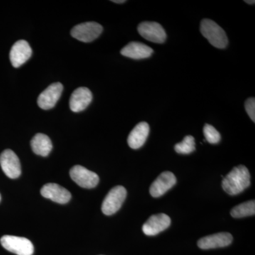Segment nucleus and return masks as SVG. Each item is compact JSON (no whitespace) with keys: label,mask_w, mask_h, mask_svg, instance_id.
<instances>
[{"label":"nucleus","mask_w":255,"mask_h":255,"mask_svg":"<svg viewBox=\"0 0 255 255\" xmlns=\"http://www.w3.org/2000/svg\"><path fill=\"white\" fill-rule=\"evenodd\" d=\"M70 174L74 182L80 187L85 189L95 188L100 182V177L95 172H92L82 166H74L70 169Z\"/></svg>","instance_id":"6"},{"label":"nucleus","mask_w":255,"mask_h":255,"mask_svg":"<svg viewBox=\"0 0 255 255\" xmlns=\"http://www.w3.org/2000/svg\"><path fill=\"white\" fill-rule=\"evenodd\" d=\"M0 165L4 174L10 179H16L21 175L19 159L11 150H5L0 155Z\"/></svg>","instance_id":"8"},{"label":"nucleus","mask_w":255,"mask_h":255,"mask_svg":"<svg viewBox=\"0 0 255 255\" xmlns=\"http://www.w3.org/2000/svg\"><path fill=\"white\" fill-rule=\"evenodd\" d=\"M200 31L213 46L217 48H226L228 44V39L226 32L219 24L209 18H204L201 21Z\"/></svg>","instance_id":"2"},{"label":"nucleus","mask_w":255,"mask_h":255,"mask_svg":"<svg viewBox=\"0 0 255 255\" xmlns=\"http://www.w3.org/2000/svg\"><path fill=\"white\" fill-rule=\"evenodd\" d=\"M195 139L191 135L184 137L182 142L176 144L174 150L179 154H190L195 150Z\"/></svg>","instance_id":"20"},{"label":"nucleus","mask_w":255,"mask_h":255,"mask_svg":"<svg viewBox=\"0 0 255 255\" xmlns=\"http://www.w3.org/2000/svg\"><path fill=\"white\" fill-rule=\"evenodd\" d=\"M139 34L147 41L162 43L166 41L167 34L159 23L154 21H144L137 26Z\"/></svg>","instance_id":"7"},{"label":"nucleus","mask_w":255,"mask_h":255,"mask_svg":"<svg viewBox=\"0 0 255 255\" xmlns=\"http://www.w3.org/2000/svg\"><path fill=\"white\" fill-rule=\"evenodd\" d=\"M171 224V219L165 214L152 215L142 226V232L147 236H153L165 231Z\"/></svg>","instance_id":"10"},{"label":"nucleus","mask_w":255,"mask_h":255,"mask_svg":"<svg viewBox=\"0 0 255 255\" xmlns=\"http://www.w3.org/2000/svg\"><path fill=\"white\" fill-rule=\"evenodd\" d=\"M6 251L17 255H32L34 252L33 244L27 238L14 236H4L0 240Z\"/></svg>","instance_id":"4"},{"label":"nucleus","mask_w":255,"mask_h":255,"mask_svg":"<svg viewBox=\"0 0 255 255\" xmlns=\"http://www.w3.org/2000/svg\"><path fill=\"white\" fill-rule=\"evenodd\" d=\"M177 183V178L171 172H164L159 174V177L151 184L150 195L154 198L160 197L164 195L171 188Z\"/></svg>","instance_id":"11"},{"label":"nucleus","mask_w":255,"mask_h":255,"mask_svg":"<svg viewBox=\"0 0 255 255\" xmlns=\"http://www.w3.org/2000/svg\"><path fill=\"white\" fill-rule=\"evenodd\" d=\"M246 3H248V4H255V1H249V0H246Z\"/></svg>","instance_id":"24"},{"label":"nucleus","mask_w":255,"mask_h":255,"mask_svg":"<svg viewBox=\"0 0 255 255\" xmlns=\"http://www.w3.org/2000/svg\"><path fill=\"white\" fill-rule=\"evenodd\" d=\"M251 185V174L246 166L235 167L223 179V190L231 196L238 195Z\"/></svg>","instance_id":"1"},{"label":"nucleus","mask_w":255,"mask_h":255,"mask_svg":"<svg viewBox=\"0 0 255 255\" xmlns=\"http://www.w3.org/2000/svg\"><path fill=\"white\" fill-rule=\"evenodd\" d=\"M31 146L33 152L36 155L46 157L49 155L53 148V144L48 135L43 133H37L32 138Z\"/></svg>","instance_id":"18"},{"label":"nucleus","mask_w":255,"mask_h":255,"mask_svg":"<svg viewBox=\"0 0 255 255\" xmlns=\"http://www.w3.org/2000/svg\"><path fill=\"white\" fill-rule=\"evenodd\" d=\"M0 201H1V195H0Z\"/></svg>","instance_id":"25"},{"label":"nucleus","mask_w":255,"mask_h":255,"mask_svg":"<svg viewBox=\"0 0 255 255\" xmlns=\"http://www.w3.org/2000/svg\"><path fill=\"white\" fill-rule=\"evenodd\" d=\"M231 216L235 219L254 216L255 214V201H246L243 204L235 206L231 211Z\"/></svg>","instance_id":"19"},{"label":"nucleus","mask_w":255,"mask_h":255,"mask_svg":"<svg viewBox=\"0 0 255 255\" xmlns=\"http://www.w3.org/2000/svg\"><path fill=\"white\" fill-rule=\"evenodd\" d=\"M41 194L43 197L60 204H67L71 199L70 191L54 183L45 184L41 189Z\"/></svg>","instance_id":"14"},{"label":"nucleus","mask_w":255,"mask_h":255,"mask_svg":"<svg viewBox=\"0 0 255 255\" xmlns=\"http://www.w3.org/2000/svg\"><path fill=\"white\" fill-rule=\"evenodd\" d=\"M204 134L209 143L217 144L221 141V134L213 126L206 124L204 127Z\"/></svg>","instance_id":"21"},{"label":"nucleus","mask_w":255,"mask_h":255,"mask_svg":"<svg viewBox=\"0 0 255 255\" xmlns=\"http://www.w3.org/2000/svg\"><path fill=\"white\" fill-rule=\"evenodd\" d=\"M92 101L91 91L87 87H79L72 94L70 99V108L73 112L85 110Z\"/></svg>","instance_id":"15"},{"label":"nucleus","mask_w":255,"mask_h":255,"mask_svg":"<svg viewBox=\"0 0 255 255\" xmlns=\"http://www.w3.org/2000/svg\"><path fill=\"white\" fill-rule=\"evenodd\" d=\"M113 2L118 3V4H122V3L126 2L125 0H114Z\"/></svg>","instance_id":"23"},{"label":"nucleus","mask_w":255,"mask_h":255,"mask_svg":"<svg viewBox=\"0 0 255 255\" xmlns=\"http://www.w3.org/2000/svg\"><path fill=\"white\" fill-rule=\"evenodd\" d=\"M153 50L140 42H130L121 50V54L132 59L140 60L149 58Z\"/></svg>","instance_id":"16"},{"label":"nucleus","mask_w":255,"mask_h":255,"mask_svg":"<svg viewBox=\"0 0 255 255\" xmlns=\"http://www.w3.org/2000/svg\"><path fill=\"white\" fill-rule=\"evenodd\" d=\"M127 196V189L122 186H117L111 189L102 203L103 214L107 216L116 214L122 207Z\"/></svg>","instance_id":"3"},{"label":"nucleus","mask_w":255,"mask_h":255,"mask_svg":"<svg viewBox=\"0 0 255 255\" xmlns=\"http://www.w3.org/2000/svg\"><path fill=\"white\" fill-rule=\"evenodd\" d=\"M245 108L247 113L251 117L253 122H255V99L254 97L249 98L245 103Z\"/></svg>","instance_id":"22"},{"label":"nucleus","mask_w":255,"mask_h":255,"mask_svg":"<svg viewBox=\"0 0 255 255\" xmlns=\"http://www.w3.org/2000/svg\"><path fill=\"white\" fill-rule=\"evenodd\" d=\"M233 236L229 233H219L201 238L198 246L202 250L215 249L230 246L233 242Z\"/></svg>","instance_id":"13"},{"label":"nucleus","mask_w":255,"mask_h":255,"mask_svg":"<svg viewBox=\"0 0 255 255\" xmlns=\"http://www.w3.org/2000/svg\"><path fill=\"white\" fill-rule=\"evenodd\" d=\"M150 132V127L146 122H140L135 126L128 137V144L134 150L140 148L145 144Z\"/></svg>","instance_id":"17"},{"label":"nucleus","mask_w":255,"mask_h":255,"mask_svg":"<svg viewBox=\"0 0 255 255\" xmlns=\"http://www.w3.org/2000/svg\"><path fill=\"white\" fill-rule=\"evenodd\" d=\"M103 31L102 25L94 21L77 25L71 30V35L78 41L89 43L100 36Z\"/></svg>","instance_id":"5"},{"label":"nucleus","mask_w":255,"mask_h":255,"mask_svg":"<svg viewBox=\"0 0 255 255\" xmlns=\"http://www.w3.org/2000/svg\"><path fill=\"white\" fill-rule=\"evenodd\" d=\"M63 90V85L60 82H55L47 87L44 91L41 92L37 101L40 108L44 110L53 108L59 100Z\"/></svg>","instance_id":"9"},{"label":"nucleus","mask_w":255,"mask_h":255,"mask_svg":"<svg viewBox=\"0 0 255 255\" xmlns=\"http://www.w3.org/2000/svg\"><path fill=\"white\" fill-rule=\"evenodd\" d=\"M32 55V50L27 41L20 40L11 47L10 50V61L14 68H18L26 63Z\"/></svg>","instance_id":"12"}]
</instances>
